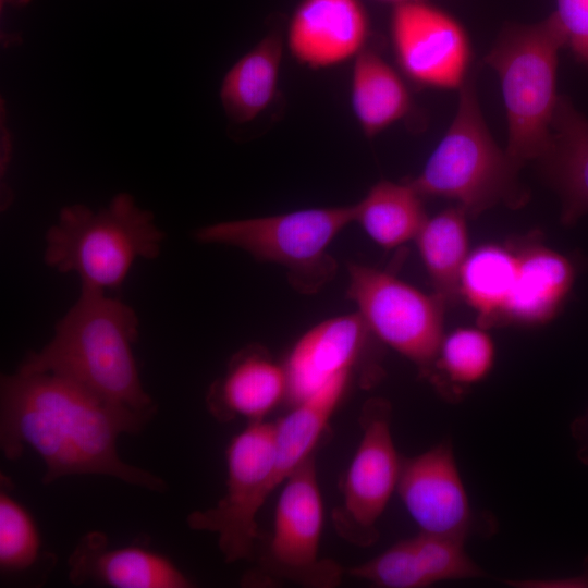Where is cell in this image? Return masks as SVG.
<instances>
[{
	"instance_id": "obj_9",
	"label": "cell",
	"mask_w": 588,
	"mask_h": 588,
	"mask_svg": "<svg viewBox=\"0 0 588 588\" xmlns=\"http://www.w3.org/2000/svg\"><path fill=\"white\" fill-rule=\"evenodd\" d=\"M348 275L347 296L369 331L426 377L444 336L442 299L365 265L350 264Z\"/></svg>"
},
{
	"instance_id": "obj_25",
	"label": "cell",
	"mask_w": 588,
	"mask_h": 588,
	"mask_svg": "<svg viewBox=\"0 0 588 588\" xmlns=\"http://www.w3.org/2000/svg\"><path fill=\"white\" fill-rule=\"evenodd\" d=\"M4 488L0 492V569L16 574L39 560L41 537L28 510Z\"/></svg>"
},
{
	"instance_id": "obj_19",
	"label": "cell",
	"mask_w": 588,
	"mask_h": 588,
	"mask_svg": "<svg viewBox=\"0 0 588 588\" xmlns=\"http://www.w3.org/2000/svg\"><path fill=\"white\" fill-rule=\"evenodd\" d=\"M285 41L277 29L262 37L226 72L220 100L229 120L246 124L273 102L279 87Z\"/></svg>"
},
{
	"instance_id": "obj_27",
	"label": "cell",
	"mask_w": 588,
	"mask_h": 588,
	"mask_svg": "<svg viewBox=\"0 0 588 588\" xmlns=\"http://www.w3.org/2000/svg\"><path fill=\"white\" fill-rule=\"evenodd\" d=\"M347 574L380 588H426L409 538L400 540L383 552L352 566Z\"/></svg>"
},
{
	"instance_id": "obj_17",
	"label": "cell",
	"mask_w": 588,
	"mask_h": 588,
	"mask_svg": "<svg viewBox=\"0 0 588 588\" xmlns=\"http://www.w3.org/2000/svg\"><path fill=\"white\" fill-rule=\"evenodd\" d=\"M540 161L542 174L558 192L561 219L573 224L588 215V119L560 95Z\"/></svg>"
},
{
	"instance_id": "obj_23",
	"label": "cell",
	"mask_w": 588,
	"mask_h": 588,
	"mask_svg": "<svg viewBox=\"0 0 588 588\" xmlns=\"http://www.w3.org/2000/svg\"><path fill=\"white\" fill-rule=\"evenodd\" d=\"M517 271L513 247L483 244L469 252L460 275V296L487 329L503 324V315Z\"/></svg>"
},
{
	"instance_id": "obj_30",
	"label": "cell",
	"mask_w": 588,
	"mask_h": 588,
	"mask_svg": "<svg viewBox=\"0 0 588 588\" xmlns=\"http://www.w3.org/2000/svg\"><path fill=\"white\" fill-rule=\"evenodd\" d=\"M383 1L391 2L394 5V4H399V3H403V2L419 1V0H383Z\"/></svg>"
},
{
	"instance_id": "obj_2",
	"label": "cell",
	"mask_w": 588,
	"mask_h": 588,
	"mask_svg": "<svg viewBox=\"0 0 588 588\" xmlns=\"http://www.w3.org/2000/svg\"><path fill=\"white\" fill-rule=\"evenodd\" d=\"M138 332L139 318L131 305L107 292L81 289L51 340L27 355L17 370L52 373L108 402L156 414L133 352Z\"/></svg>"
},
{
	"instance_id": "obj_20",
	"label": "cell",
	"mask_w": 588,
	"mask_h": 588,
	"mask_svg": "<svg viewBox=\"0 0 588 588\" xmlns=\"http://www.w3.org/2000/svg\"><path fill=\"white\" fill-rule=\"evenodd\" d=\"M401 74L369 47L353 60L351 106L366 137L377 136L409 113L412 98Z\"/></svg>"
},
{
	"instance_id": "obj_12",
	"label": "cell",
	"mask_w": 588,
	"mask_h": 588,
	"mask_svg": "<svg viewBox=\"0 0 588 588\" xmlns=\"http://www.w3.org/2000/svg\"><path fill=\"white\" fill-rule=\"evenodd\" d=\"M396 492L421 532L466 541L478 530L451 442L403 458Z\"/></svg>"
},
{
	"instance_id": "obj_5",
	"label": "cell",
	"mask_w": 588,
	"mask_h": 588,
	"mask_svg": "<svg viewBox=\"0 0 588 588\" xmlns=\"http://www.w3.org/2000/svg\"><path fill=\"white\" fill-rule=\"evenodd\" d=\"M564 28L552 12L531 23H507L485 57L499 75L506 111V151L520 167L543 152L560 95L559 52L566 47Z\"/></svg>"
},
{
	"instance_id": "obj_14",
	"label": "cell",
	"mask_w": 588,
	"mask_h": 588,
	"mask_svg": "<svg viewBox=\"0 0 588 588\" xmlns=\"http://www.w3.org/2000/svg\"><path fill=\"white\" fill-rule=\"evenodd\" d=\"M69 579L113 588H189L192 580L168 556L138 546L111 547L106 534L93 530L76 543L68 560Z\"/></svg>"
},
{
	"instance_id": "obj_29",
	"label": "cell",
	"mask_w": 588,
	"mask_h": 588,
	"mask_svg": "<svg viewBox=\"0 0 588 588\" xmlns=\"http://www.w3.org/2000/svg\"><path fill=\"white\" fill-rule=\"evenodd\" d=\"M576 429L578 430L577 434L580 442L581 457L584 461L588 462V417H586Z\"/></svg>"
},
{
	"instance_id": "obj_24",
	"label": "cell",
	"mask_w": 588,
	"mask_h": 588,
	"mask_svg": "<svg viewBox=\"0 0 588 588\" xmlns=\"http://www.w3.org/2000/svg\"><path fill=\"white\" fill-rule=\"evenodd\" d=\"M494 362L495 346L485 328H457L443 336L426 378L442 397L460 401L466 391L488 377Z\"/></svg>"
},
{
	"instance_id": "obj_8",
	"label": "cell",
	"mask_w": 588,
	"mask_h": 588,
	"mask_svg": "<svg viewBox=\"0 0 588 588\" xmlns=\"http://www.w3.org/2000/svg\"><path fill=\"white\" fill-rule=\"evenodd\" d=\"M362 437L346 470L342 500L332 510L335 534L358 548L373 546L380 536L379 520L397 490L403 457L392 434V407L372 397L364 404Z\"/></svg>"
},
{
	"instance_id": "obj_16",
	"label": "cell",
	"mask_w": 588,
	"mask_h": 588,
	"mask_svg": "<svg viewBox=\"0 0 588 588\" xmlns=\"http://www.w3.org/2000/svg\"><path fill=\"white\" fill-rule=\"evenodd\" d=\"M286 397L284 365L259 347H246L231 358L224 375L211 384L206 403L220 421L244 418L255 422L264 420Z\"/></svg>"
},
{
	"instance_id": "obj_10",
	"label": "cell",
	"mask_w": 588,
	"mask_h": 588,
	"mask_svg": "<svg viewBox=\"0 0 588 588\" xmlns=\"http://www.w3.org/2000/svg\"><path fill=\"white\" fill-rule=\"evenodd\" d=\"M322 526L323 502L311 456L282 485L271 536L258 555L259 572L305 587L338 586L344 571L320 556Z\"/></svg>"
},
{
	"instance_id": "obj_26",
	"label": "cell",
	"mask_w": 588,
	"mask_h": 588,
	"mask_svg": "<svg viewBox=\"0 0 588 588\" xmlns=\"http://www.w3.org/2000/svg\"><path fill=\"white\" fill-rule=\"evenodd\" d=\"M418 568L428 586L444 580L485 577L458 538L419 531L409 538Z\"/></svg>"
},
{
	"instance_id": "obj_28",
	"label": "cell",
	"mask_w": 588,
	"mask_h": 588,
	"mask_svg": "<svg viewBox=\"0 0 588 588\" xmlns=\"http://www.w3.org/2000/svg\"><path fill=\"white\" fill-rule=\"evenodd\" d=\"M554 11L566 35V47L588 68V0H555Z\"/></svg>"
},
{
	"instance_id": "obj_13",
	"label": "cell",
	"mask_w": 588,
	"mask_h": 588,
	"mask_svg": "<svg viewBox=\"0 0 588 588\" xmlns=\"http://www.w3.org/2000/svg\"><path fill=\"white\" fill-rule=\"evenodd\" d=\"M369 37L370 21L360 0H302L284 41L302 66L326 70L353 61Z\"/></svg>"
},
{
	"instance_id": "obj_1",
	"label": "cell",
	"mask_w": 588,
	"mask_h": 588,
	"mask_svg": "<svg viewBox=\"0 0 588 588\" xmlns=\"http://www.w3.org/2000/svg\"><path fill=\"white\" fill-rule=\"evenodd\" d=\"M155 413L108 402L62 377L16 371L0 380V446L9 461L26 448L42 460V482L72 475H105L162 491L164 481L125 463L117 444L137 434Z\"/></svg>"
},
{
	"instance_id": "obj_22",
	"label": "cell",
	"mask_w": 588,
	"mask_h": 588,
	"mask_svg": "<svg viewBox=\"0 0 588 588\" xmlns=\"http://www.w3.org/2000/svg\"><path fill=\"white\" fill-rule=\"evenodd\" d=\"M467 212L460 206L427 218L416 245L434 294L448 305L458 301L460 275L469 254Z\"/></svg>"
},
{
	"instance_id": "obj_4",
	"label": "cell",
	"mask_w": 588,
	"mask_h": 588,
	"mask_svg": "<svg viewBox=\"0 0 588 588\" xmlns=\"http://www.w3.org/2000/svg\"><path fill=\"white\" fill-rule=\"evenodd\" d=\"M458 89L450 127L420 173L408 182L422 197L455 200L470 217L499 204L524 206L529 194L518 179L522 167L491 136L479 107L475 73Z\"/></svg>"
},
{
	"instance_id": "obj_7",
	"label": "cell",
	"mask_w": 588,
	"mask_h": 588,
	"mask_svg": "<svg viewBox=\"0 0 588 588\" xmlns=\"http://www.w3.org/2000/svg\"><path fill=\"white\" fill-rule=\"evenodd\" d=\"M275 422L255 421L235 434L226 451V489L212 507L188 514L192 530L217 536L225 563L249 560L260 532L257 515L266 500L283 485L274 470Z\"/></svg>"
},
{
	"instance_id": "obj_18",
	"label": "cell",
	"mask_w": 588,
	"mask_h": 588,
	"mask_svg": "<svg viewBox=\"0 0 588 588\" xmlns=\"http://www.w3.org/2000/svg\"><path fill=\"white\" fill-rule=\"evenodd\" d=\"M514 250L517 271L503 324L547 323L565 303L574 285L575 267L566 256L535 241Z\"/></svg>"
},
{
	"instance_id": "obj_15",
	"label": "cell",
	"mask_w": 588,
	"mask_h": 588,
	"mask_svg": "<svg viewBox=\"0 0 588 588\" xmlns=\"http://www.w3.org/2000/svg\"><path fill=\"white\" fill-rule=\"evenodd\" d=\"M369 332L357 313L324 320L307 331L284 364L291 404L305 401L334 377L350 372Z\"/></svg>"
},
{
	"instance_id": "obj_11",
	"label": "cell",
	"mask_w": 588,
	"mask_h": 588,
	"mask_svg": "<svg viewBox=\"0 0 588 588\" xmlns=\"http://www.w3.org/2000/svg\"><path fill=\"white\" fill-rule=\"evenodd\" d=\"M390 38L400 72L419 87L460 88L469 74L471 48L465 28L427 0L393 5Z\"/></svg>"
},
{
	"instance_id": "obj_21",
	"label": "cell",
	"mask_w": 588,
	"mask_h": 588,
	"mask_svg": "<svg viewBox=\"0 0 588 588\" xmlns=\"http://www.w3.org/2000/svg\"><path fill=\"white\" fill-rule=\"evenodd\" d=\"M427 218L422 196L408 181H379L354 204V222L387 249L415 238Z\"/></svg>"
},
{
	"instance_id": "obj_3",
	"label": "cell",
	"mask_w": 588,
	"mask_h": 588,
	"mask_svg": "<svg viewBox=\"0 0 588 588\" xmlns=\"http://www.w3.org/2000/svg\"><path fill=\"white\" fill-rule=\"evenodd\" d=\"M164 238L154 215L119 193L98 210L64 206L45 234L44 261L59 273H74L81 289L117 291L138 259L160 255Z\"/></svg>"
},
{
	"instance_id": "obj_6",
	"label": "cell",
	"mask_w": 588,
	"mask_h": 588,
	"mask_svg": "<svg viewBox=\"0 0 588 588\" xmlns=\"http://www.w3.org/2000/svg\"><path fill=\"white\" fill-rule=\"evenodd\" d=\"M353 221L354 205L308 208L205 225L195 232V238L234 246L258 260L280 264L287 268L295 287L313 293L334 275L336 265L328 247Z\"/></svg>"
}]
</instances>
